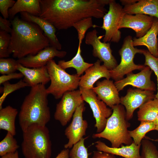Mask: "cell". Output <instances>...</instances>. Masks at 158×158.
<instances>
[{
  "mask_svg": "<svg viewBox=\"0 0 158 158\" xmlns=\"http://www.w3.org/2000/svg\"><path fill=\"white\" fill-rule=\"evenodd\" d=\"M152 71L149 66H145L140 72L128 74L126 78L115 82L114 84L119 92L128 85L138 89L154 92L156 91V87L155 83L151 80Z\"/></svg>",
  "mask_w": 158,
  "mask_h": 158,
  "instance_id": "14",
  "label": "cell"
},
{
  "mask_svg": "<svg viewBox=\"0 0 158 158\" xmlns=\"http://www.w3.org/2000/svg\"><path fill=\"white\" fill-rule=\"evenodd\" d=\"M19 147L17 142L11 133L7 132L4 138L0 142V156L17 151Z\"/></svg>",
  "mask_w": 158,
  "mask_h": 158,
  "instance_id": "29",
  "label": "cell"
},
{
  "mask_svg": "<svg viewBox=\"0 0 158 158\" xmlns=\"http://www.w3.org/2000/svg\"><path fill=\"white\" fill-rule=\"evenodd\" d=\"M18 113L16 109L8 105L0 109V129L6 130L13 135H16L15 120Z\"/></svg>",
  "mask_w": 158,
  "mask_h": 158,
  "instance_id": "25",
  "label": "cell"
},
{
  "mask_svg": "<svg viewBox=\"0 0 158 158\" xmlns=\"http://www.w3.org/2000/svg\"><path fill=\"white\" fill-rule=\"evenodd\" d=\"M154 122L155 125L158 124V115Z\"/></svg>",
  "mask_w": 158,
  "mask_h": 158,
  "instance_id": "44",
  "label": "cell"
},
{
  "mask_svg": "<svg viewBox=\"0 0 158 158\" xmlns=\"http://www.w3.org/2000/svg\"><path fill=\"white\" fill-rule=\"evenodd\" d=\"M67 52L59 51L51 46L45 48L35 55H29L18 59V62L29 68H38L46 66L47 63L55 57L62 58Z\"/></svg>",
  "mask_w": 158,
  "mask_h": 158,
  "instance_id": "15",
  "label": "cell"
},
{
  "mask_svg": "<svg viewBox=\"0 0 158 158\" xmlns=\"http://www.w3.org/2000/svg\"><path fill=\"white\" fill-rule=\"evenodd\" d=\"M84 101L90 106L95 120V126L97 133L102 132L104 129L108 118L111 115L112 109L99 99L92 89H87L79 87Z\"/></svg>",
  "mask_w": 158,
  "mask_h": 158,
  "instance_id": "9",
  "label": "cell"
},
{
  "mask_svg": "<svg viewBox=\"0 0 158 158\" xmlns=\"http://www.w3.org/2000/svg\"><path fill=\"white\" fill-rule=\"evenodd\" d=\"M97 26L93 25L91 17L85 18L74 23L73 27L77 32L79 44H81L85 33L88 29L92 27Z\"/></svg>",
  "mask_w": 158,
  "mask_h": 158,
  "instance_id": "30",
  "label": "cell"
},
{
  "mask_svg": "<svg viewBox=\"0 0 158 158\" xmlns=\"http://www.w3.org/2000/svg\"><path fill=\"white\" fill-rule=\"evenodd\" d=\"M156 98L154 92L139 89L129 88L126 95L120 97V103L126 109L128 121L133 117L135 110L147 102Z\"/></svg>",
  "mask_w": 158,
  "mask_h": 158,
  "instance_id": "13",
  "label": "cell"
},
{
  "mask_svg": "<svg viewBox=\"0 0 158 158\" xmlns=\"http://www.w3.org/2000/svg\"><path fill=\"white\" fill-rule=\"evenodd\" d=\"M18 63L11 58L0 59V73L2 75L15 72Z\"/></svg>",
  "mask_w": 158,
  "mask_h": 158,
  "instance_id": "34",
  "label": "cell"
},
{
  "mask_svg": "<svg viewBox=\"0 0 158 158\" xmlns=\"http://www.w3.org/2000/svg\"><path fill=\"white\" fill-rule=\"evenodd\" d=\"M92 158H116L115 155L106 152L94 151Z\"/></svg>",
  "mask_w": 158,
  "mask_h": 158,
  "instance_id": "40",
  "label": "cell"
},
{
  "mask_svg": "<svg viewBox=\"0 0 158 158\" xmlns=\"http://www.w3.org/2000/svg\"><path fill=\"white\" fill-rule=\"evenodd\" d=\"M22 152L25 158H50L51 143L46 126L33 124L23 132Z\"/></svg>",
  "mask_w": 158,
  "mask_h": 158,
  "instance_id": "5",
  "label": "cell"
},
{
  "mask_svg": "<svg viewBox=\"0 0 158 158\" xmlns=\"http://www.w3.org/2000/svg\"><path fill=\"white\" fill-rule=\"evenodd\" d=\"M81 44H79L77 53L71 59L67 61L60 60L58 61V64L64 70L70 68H74L76 71V74L80 76L94 64L89 63L84 61L81 54Z\"/></svg>",
  "mask_w": 158,
  "mask_h": 158,
  "instance_id": "26",
  "label": "cell"
},
{
  "mask_svg": "<svg viewBox=\"0 0 158 158\" xmlns=\"http://www.w3.org/2000/svg\"><path fill=\"white\" fill-rule=\"evenodd\" d=\"M157 36H158V35H157Z\"/></svg>",
  "mask_w": 158,
  "mask_h": 158,
  "instance_id": "48",
  "label": "cell"
},
{
  "mask_svg": "<svg viewBox=\"0 0 158 158\" xmlns=\"http://www.w3.org/2000/svg\"><path fill=\"white\" fill-rule=\"evenodd\" d=\"M46 66L51 81L46 88L48 95H52L56 99H59L66 92L75 90L79 86L80 77L76 74H68L53 59L47 63Z\"/></svg>",
  "mask_w": 158,
  "mask_h": 158,
  "instance_id": "6",
  "label": "cell"
},
{
  "mask_svg": "<svg viewBox=\"0 0 158 158\" xmlns=\"http://www.w3.org/2000/svg\"><path fill=\"white\" fill-rule=\"evenodd\" d=\"M85 138H82L78 142L74 145L70 151V158H88L89 154L87 148L85 145Z\"/></svg>",
  "mask_w": 158,
  "mask_h": 158,
  "instance_id": "33",
  "label": "cell"
},
{
  "mask_svg": "<svg viewBox=\"0 0 158 158\" xmlns=\"http://www.w3.org/2000/svg\"><path fill=\"white\" fill-rule=\"evenodd\" d=\"M69 149H65L62 150L57 156L55 158H69Z\"/></svg>",
  "mask_w": 158,
  "mask_h": 158,
  "instance_id": "41",
  "label": "cell"
},
{
  "mask_svg": "<svg viewBox=\"0 0 158 158\" xmlns=\"http://www.w3.org/2000/svg\"><path fill=\"white\" fill-rule=\"evenodd\" d=\"M12 30L8 49L10 55L18 59L35 55L50 45L48 39L37 24L18 16L11 21Z\"/></svg>",
  "mask_w": 158,
  "mask_h": 158,
  "instance_id": "2",
  "label": "cell"
},
{
  "mask_svg": "<svg viewBox=\"0 0 158 158\" xmlns=\"http://www.w3.org/2000/svg\"><path fill=\"white\" fill-rule=\"evenodd\" d=\"M0 158H19L17 151L15 152L8 153L1 157Z\"/></svg>",
  "mask_w": 158,
  "mask_h": 158,
  "instance_id": "42",
  "label": "cell"
},
{
  "mask_svg": "<svg viewBox=\"0 0 158 158\" xmlns=\"http://www.w3.org/2000/svg\"><path fill=\"white\" fill-rule=\"evenodd\" d=\"M101 61L99 59L93 65L87 69L85 74L80 77L79 86L87 89H92L94 85L97 80L102 78L109 79L111 78L110 70L103 64L101 65Z\"/></svg>",
  "mask_w": 158,
  "mask_h": 158,
  "instance_id": "18",
  "label": "cell"
},
{
  "mask_svg": "<svg viewBox=\"0 0 158 158\" xmlns=\"http://www.w3.org/2000/svg\"><path fill=\"white\" fill-rule=\"evenodd\" d=\"M84 101L79 89L66 92L56 104L54 119L62 126H66L73 117L77 108Z\"/></svg>",
  "mask_w": 158,
  "mask_h": 158,
  "instance_id": "10",
  "label": "cell"
},
{
  "mask_svg": "<svg viewBox=\"0 0 158 158\" xmlns=\"http://www.w3.org/2000/svg\"><path fill=\"white\" fill-rule=\"evenodd\" d=\"M142 54L145 57L144 66H149L154 72L157 78V92L155 98L158 99V58L154 56L148 50L144 49Z\"/></svg>",
  "mask_w": 158,
  "mask_h": 158,
  "instance_id": "35",
  "label": "cell"
},
{
  "mask_svg": "<svg viewBox=\"0 0 158 158\" xmlns=\"http://www.w3.org/2000/svg\"><path fill=\"white\" fill-rule=\"evenodd\" d=\"M16 2L13 0H0V12L3 18L7 19L9 18V10Z\"/></svg>",
  "mask_w": 158,
  "mask_h": 158,
  "instance_id": "37",
  "label": "cell"
},
{
  "mask_svg": "<svg viewBox=\"0 0 158 158\" xmlns=\"http://www.w3.org/2000/svg\"><path fill=\"white\" fill-rule=\"evenodd\" d=\"M126 14H142L158 18V0H138L134 4L123 8Z\"/></svg>",
  "mask_w": 158,
  "mask_h": 158,
  "instance_id": "23",
  "label": "cell"
},
{
  "mask_svg": "<svg viewBox=\"0 0 158 158\" xmlns=\"http://www.w3.org/2000/svg\"><path fill=\"white\" fill-rule=\"evenodd\" d=\"M138 1V0H121L120 2L123 5L125 6L134 4Z\"/></svg>",
  "mask_w": 158,
  "mask_h": 158,
  "instance_id": "43",
  "label": "cell"
},
{
  "mask_svg": "<svg viewBox=\"0 0 158 158\" xmlns=\"http://www.w3.org/2000/svg\"><path fill=\"white\" fill-rule=\"evenodd\" d=\"M158 115V99L149 100L142 105L137 112L138 120L154 122Z\"/></svg>",
  "mask_w": 158,
  "mask_h": 158,
  "instance_id": "27",
  "label": "cell"
},
{
  "mask_svg": "<svg viewBox=\"0 0 158 158\" xmlns=\"http://www.w3.org/2000/svg\"><path fill=\"white\" fill-rule=\"evenodd\" d=\"M92 90L99 99L111 109L120 103L119 91L112 80L105 79L98 81Z\"/></svg>",
  "mask_w": 158,
  "mask_h": 158,
  "instance_id": "17",
  "label": "cell"
},
{
  "mask_svg": "<svg viewBox=\"0 0 158 158\" xmlns=\"http://www.w3.org/2000/svg\"><path fill=\"white\" fill-rule=\"evenodd\" d=\"M155 130L158 131V124L156 125Z\"/></svg>",
  "mask_w": 158,
  "mask_h": 158,
  "instance_id": "45",
  "label": "cell"
},
{
  "mask_svg": "<svg viewBox=\"0 0 158 158\" xmlns=\"http://www.w3.org/2000/svg\"><path fill=\"white\" fill-rule=\"evenodd\" d=\"M154 17L142 14L135 15L125 14L120 26V29L123 28H130L136 33L138 38L144 36L151 27Z\"/></svg>",
  "mask_w": 158,
  "mask_h": 158,
  "instance_id": "16",
  "label": "cell"
},
{
  "mask_svg": "<svg viewBox=\"0 0 158 158\" xmlns=\"http://www.w3.org/2000/svg\"><path fill=\"white\" fill-rule=\"evenodd\" d=\"M39 0H17L8 11L9 18L13 19L18 13L26 12L39 16L41 13Z\"/></svg>",
  "mask_w": 158,
  "mask_h": 158,
  "instance_id": "24",
  "label": "cell"
},
{
  "mask_svg": "<svg viewBox=\"0 0 158 158\" xmlns=\"http://www.w3.org/2000/svg\"><path fill=\"white\" fill-rule=\"evenodd\" d=\"M85 104L84 102L77 108L71 122L65 130V135L68 139V143L64 145L65 149L72 148L86 135L88 124L87 121L83 118Z\"/></svg>",
  "mask_w": 158,
  "mask_h": 158,
  "instance_id": "12",
  "label": "cell"
},
{
  "mask_svg": "<svg viewBox=\"0 0 158 158\" xmlns=\"http://www.w3.org/2000/svg\"><path fill=\"white\" fill-rule=\"evenodd\" d=\"M157 51L158 54V38H157Z\"/></svg>",
  "mask_w": 158,
  "mask_h": 158,
  "instance_id": "46",
  "label": "cell"
},
{
  "mask_svg": "<svg viewBox=\"0 0 158 158\" xmlns=\"http://www.w3.org/2000/svg\"><path fill=\"white\" fill-rule=\"evenodd\" d=\"M16 69L23 75V81L29 87L40 84L45 85L50 81L46 66L38 68H29L18 63Z\"/></svg>",
  "mask_w": 158,
  "mask_h": 158,
  "instance_id": "19",
  "label": "cell"
},
{
  "mask_svg": "<svg viewBox=\"0 0 158 158\" xmlns=\"http://www.w3.org/2000/svg\"><path fill=\"white\" fill-rule=\"evenodd\" d=\"M156 125L153 121H140L139 125L135 129L129 130L130 136L133 142L137 145H141L142 141L146 134L151 130H155Z\"/></svg>",
  "mask_w": 158,
  "mask_h": 158,
  "instance_id": "28",
  "label": "cell"
},
{
  "mask_svg": "<svg viewBox=\"0 0 158 158\" xmlns=\"http://www.w3.org/2000/svg\"><path fill=\"white\" fill-rule=\"evenodd\" d=\"M155 140L156 141H157L158 142V139H157L156 140Z\"/></svg>",
  "mask_w": 158,
  "mask_h": 158,
  "instance_id": "47",
  "label": "cell"
},
{
  "mask_svg": "<svg viewBox=\"0 0 158 158\" xmlns=\"http://www.w3.org/2000/svg\"><path fill=\"white\" fill-rule=\"evenodd\" d=\"M11 38V35L6 32L0 30V58H7L9 56L8 51Z\"/></svg>",
  "mask_w": 158,
  "mask_h": 158,
  "instance_id": "36",
  "label": "cell"
},
{
  "mask_svg": "<svg viewBox=\"0 0 158 158\" xmlns=\"http://www.w3.org/2000/svg\"><path fill=\"white\" fill-rule=\"evenodd\" d=\"M24 77L23 75L20 72H14L6 75H2L0 76V85L12 79H20Z\"/></svg>",
  "mask_w": 158,
  "mask_h": 158,
  "instance_id": "38",
  "label": "cell"
},
{
  "mask_svg": "<svg viewBox=\"0 0 158 158\" xmlns=\"http://www.w3.org/2000/svg\"><path fill=\"white\" fill-rule=\"evenodd\" d=\"M2 85H3V93L0 98V109L2 108V104L9 94L20 88L29 86L28 84L22 79L16 83L11 84L8 81Z\"/></svg>",
  "mask_w": 158,
  "mask_h": 158,
  "instance_id": "31",
  "label": "cell"
},
{
  "mask_svg": "<svg viewBox=\"0 0 158 158\" xmlns=\"http://www.w3.org/2000/svg\"><path fill=\"white\" fill-rule=\"evenodd\" d=\"M97 151L107 152L125 158H140V149L141 145H137L133 142L129 145H121L118 147H109L100 140L95 143Z\"/></svg>",
  "mask_w": 158,
  "mask_h": 158,
  "instance_id": "21",
  "label": "cell"
},
{
  "mask_svg": "<svg viewBox=\"0 0 158 158\" xmlns=\"http://www.w3.org/2000/svg\"><path fill=\"white\" fill-rule=\"evenodd\" d=\"M141 146L140 158H158V150L155 145L149 139H143Z\"/></svg>",
  "mask_w": 158,
  "mask_h": 158,
  "instance_id": "32",
  "label": "cell"
},
{
  "mask_svg": "<svg viewBox=\"0 0 158 158\" xmlns=\"http://www.w3.org/2000/svg\"><path fill=\"white\" fill-rule=\"evenodd\" d=\"M22 19L37 25L48 38L50 45L58 50H61L62 45L56 37V28L52 24L38 16L26 12L20 13Z\"/></svg>",
  "mask_w": 158,
  "mask_h": 158,
  "instance_id": "20",
  "label": "cell"
},
{
  "mask_svg": "<svg viewBox=\"0 0 158 158\" xmlns=\"http://www.w3.org/2000/svg\"><path fill=\"white\" fill-rule=\"evenodd\" d=\"M158 34V18L155 17L152 25L146 34L143 37L133 39V46H144L154 57L158 58L157 51V36Z\"/></svg>",
  "mask_w": 158,
  "mask_h": 158,
  "instance_id": "22",
  "label": "cell"
},
{
  "mask_svg": "<svg viewBox=\"0 0 158 158\" xmlns=\"http://www.w3.org/2000/svg\"><path fill=\"white\" fill-rule=\"evenodd\" d=\"M112 109V113L108 118L104 130L93 134L92 138L105 139L110 142L113 147H118L123 144L130 145L133 142L128 130L130 125L126 118L124 106L119 104Z\"/></svg>",
  "mask_w": 158,
  "mask_h": 158,
  "instance_id": "4",
  "label": "cell"
},
{
  "mask_svg": "<svg viewBox=\"0 0 158 158\" xmlns=\"http://www.w3.org/2000/svg\"><path fill=\"white\" fill-rule=\"evenodd\" d=\"M11 25V22L9 20L0 16V30L11 33L12 30Z\"/></svg>",
  "mask_w": 158,
  "mask_h": 158,
  "instance_id": "39",
  "label": "cell"
},
{
  "mask_svg": "<svg viewBox=\"0 0 158 158\" xmlns=\"http://www.w3.org/2000/svg\"><path fill=\"white\" fill-rule=\"evenodd\" d=\"M97 33L95 29L87 32L85 36V43L92 46L93 56L103 62V64L108 69L112 70L118 64L112 54L110 44L109 42H102L100 39L102 36L98 37Z\"/></svg>",
  "mask_w": 158,
  "mask_h": 158,
  "instance_id": "11",
  "label": "cell"
},
{
  "mask_svg": "<svg viewBox=\"0 0 158 158\" xmlns=\"http://www.w3.org/2000/svg\"><path fill=\"white\" fill-rule=\"evenodd\" d=\"M144 49L135 48L133 44L132 37L130 35L126 37L118 53L121 57L120 63L114 68L110 70L111 77L115 81L123 78L124 76L135 70H142L145 67L144 65L136 64L133 61L135 55L142 54Z\"/></svg>",
  "mask_w": 158,
  "mask_h": 158,
  "instance_id": "7",
  "label": "cell"
},
{
  "mask_svg": "<svg viewBox=\"0 0 158 158\" xmlns=\"http://www.w3.org/2000/svg\"><path fill=\"white\" fill-rule=\"evenodd\" d=\"M109 5V10L103 18L101 27L105 32L103 41L118 43L121 37L120 26L126 13L122 6L115 0H110Z\"/></svg>",
  "mask_w": 158,
  "mask_h": 158,
  "instance_id": "8",
  "label": "cell"
},
{
  "mask_svg": "<svg viewBox=\"0 0 158 158\" xmlns=\"http://www.w3.org/2000/svg\"><path fill=\"white\" fill-rule=\"evenodd\" d=\"M110 0H39L40 18L58 30H66L85 18H103Z\"/></svg>",
  "mask_w": 158,
  "mask_h": 158,
  "instance_id": "1",
  "label": "cell"
},
{
  "mask_svg": "<svg viewBox=\"0 0 158 158\" xmlns=\"http://www.w3.org/2000/svg\"><path fill=\"white\" fill-rule=\"evenodd\" d=\"M48 95L44 85L40 84L31 87L18 114L19 124L22 132L32 124L46 126L49 121L51 114L48 106Z\"/></svg>",
  "mask_w": 158,
  "mask_h": 158,
  "instance_id": "3",
  "label": "cell"
}]
</instances>
